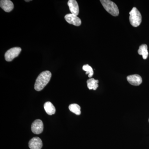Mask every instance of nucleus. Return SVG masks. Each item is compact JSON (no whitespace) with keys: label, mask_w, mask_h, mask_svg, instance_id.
<instances>
[{"label":"nucleus","mask_w":149,"mask_h":149,"mask_svg":"<svg viewBox=\"0 0 149 149\" xmlns=\"http://www.w3.org/2000/svg\"><path fill=\"white\" fill-rule=\"evenodd\" d=\"M101 3L107 12L113 16H117L119 13L117 5L109 0H101Z\"/></svg>","instance_id":"2"},{"label":"nucleus","mask_w":149,"mask_h":149,"mask_svg":"<svg viewBox=\"0 0 149 149\" xmlns=\"http://www.w3.org/2000/svg\"><path fill=\"white\" fill-rule=\"evenodd\" d=\"M127 80L128 83L134 86H139L142 83V78L138 74H132L127 76Z\"/></svg>","instance_id":"8"},{"label":"nucleus","mask_w":149,"mask_h":149,"mask_svg":"<svg viewBox=\"0 0 149 149\" xmlns=\"http://www.w3.org/2000/svg\"><path fill=\"white\" fill-rule=\"evenodd\" d=\"M65 19L67 22L69 24H73L74 26H80L82 23L80 18L72 14H68L66 15L65 16Z\"/></svg>","instance_id":"6"},{"label":"nucleus","mask_w":149,"mask_h":149,"mask_svg":"<svg viewBox=\"0 0 149 149\" xmlns=\"http://www.w3.org/2000/svg\"></svg>","instance_id":"17"},{"label":"nucleus","mask_w":149,"mask_h":149,"mask_svg":"<svg viewBox=\"0 0 149 149\" xmlns=\"http://www.w3.org/2000/svg\"><path fill=\"white\" fill-rule=\"evenodd\" d=\"M42 146V142L39 137H34L29 142V147L31 149H41Z\"/></svg>","instance_id":"7"},{"label":"nucleus","mask_w":149,"mask_h":149,"mask_svg":"<svg viewBox=\"0 0 149 149\" xmlns=\"http://www.w3.org/2000/svg\"><path fill=\"white\" fill-rule=\"evenodd\" d=\"M44 129V125L42 120L37 119L35 120L31 125V130L34 134H40Z\"/></svg>","instance_id":"5"},{"label":"nucleus","mask_w":149,"mask_h":149,"mask_svg":"<svg viewBox=\"0 0 149 149\" xmlns=\"http://www.w3.org/2000/svg\"><path fill=\"white\" fill-rule=\"evenodd\" d=\"M87 85L89 90H93L95 91L98 87V83H99L98 80H95L94 78H92L88 79L87 80Z\"/></svg>","instance_id":"13"},{"label":"nucleus","mask_w":149,"mask_h":149,"mask_svg":"<svg viewBox=\"0 0 149 149\" xmlns=\"http://www.w3.org/2000/svg\"><path fill=\"white\" fill-rule=\"evenodd\" d=\"M22 51L21 48L15 47L11 48L6 52L5 58L7 61H11L14 59L18 56Z\"/></svg>","instance_id":"4"},{"label":"nucleus","mask_w":149,"mask_h":149,"mask_svg":"<svg viewBox=\"0 0 149 149\" xmlns=\"http://www.w3.org/2000/svg\"><path fill=\"white\" fill-rule=\"evenodd\" d=\"M0 6L6 12H10L14 8L13 3L10 0H1Z\"/></svg>","instance_id":"9"},{"label":"nucleus","mask_w":149,"mask_h":149,"mask_svg":"<svg viewBox=\"0 0 149 149\" xmlns=\"http://www.w3.org/2000/svg\"><path fill=\"white\" fill-rule=\"evenodd\" d=\"M68 5L71 14L77 16L79 13V6L77 2L75 0H69Z\"/></svg>","instance_id":"10"},{"label":"nucleus","mask_w":149,"mask_h":149,"mask_svg":"<svg viewBox=\"0 0 149 149\" xmlns=\"http://www.w3.org/2000/svg\"><path fill=\"white\" fill-rule=\"evenodd\" d=\"M138 53L140 55L143 56L144 59H146L148 56V46L146 44L141 45L139 47Z\"/></svg>","instance_id":"12"},{"label":"nucleus","mask_w":149,"mask_h":149,"mask_svg":"<svg viewBox=\"0 0 149 149\" xmlns=\"http://www.w3.org/2000/svg\"><path fill=\"white\" fill-rule=\"evenodd\" d=\"M44 109L48 115H52L55 113V107L51 102H46L44 104Z\"/></svg>","instance_id":"11"},{"label":"nucleus","mask_w":149,"mask_h":149,"mask_svg":"<svg viewBox=\"0 0 149 149\" xmlns=\"http://www.w3.org/2000/svg\"></svg>","instance_id":"16"},{"label":"nucleus","mask_w":149,"mask_h":149,"mask_svg":"<svg viewBox=\"0 0 149 149\" xmlns=\"http://www.w3.org/2000/svg\"><path fill=\"white\" fill-rule=\"evenodd\" d=\"M129 21L130 24L134 27L139 26L142 22V16L139 11L136 8H133L129 13Z\"/></svg>","instance_id":"3"},{"label":"nucleus","mask_w":149,"mask_h":149,"mask_svg":"<svg viewBox=\"0 0 149 149\" xmlns=\"http://www.w3.org/2000/svg\"><path fill=\"white\" fill-rule=\"evenodd\" d=\"M52 73L49 71H43L37 77L35 84V89L37 91L42 90L49 82Z\"/></svg>","instance_id":"1"},{"label":"nucleus","mask_w":149,"mask_h":149,"mask_svg":"<svg viewBox=\"0 0 149 149\" xmlns=\"http://www.w3.org/2000/svg\"><path fill=\"white\" fill-rule=\"evenodd\" d=\"M83 69L86 71V74H88V77H91L94 74V71L93 68L89 65H85L83 67Z\"/></svg>","instance_id":"15"},{"label":"nucleus","mask_w":149,"mask_h":149,"mask_svg":"<svg viewBox=\"0 0 149 149\" xmlns=\"http://www.w3.org/2000/svg\"><path fill=\"white\" fill-rule=\"evenodd\" d=\"M69 109L72 112L77 115H79L81 113L80 107L79 105L76 104H71L69 106Z\"/></svg>","instance_id":"14"}]
</instances>
